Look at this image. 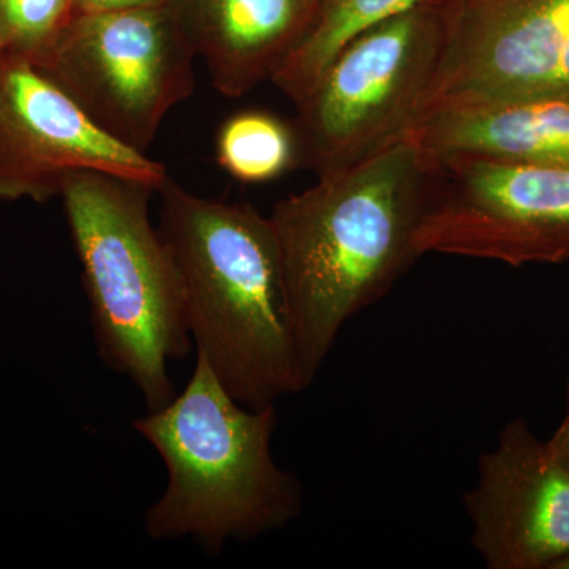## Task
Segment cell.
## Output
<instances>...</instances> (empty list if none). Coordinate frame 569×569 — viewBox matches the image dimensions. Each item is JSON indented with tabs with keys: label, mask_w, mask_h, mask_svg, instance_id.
I'll list each match as a JSON object with an SVG mask.
<instances>
[{
	"label": "cell",
	"mask_w": 569,
	"mask_h": 569,
	"mask_svg": "<svg viewBox=\"0 0 569 569\" xmlns=\"http://www.w3.org/2000/svg\"><path fill=\"white\" fill-rule=\"evenodd\" d=\"M437 157L411 138L290 194L274 228L299 373L316 380L343 326L418 260Z\"/></svg>",
	"instance_id": "1"
},
{
	"label": "cell",
	"mask_w": 569,
	"mask_h": 569,
	"mask_svg": "<svg viewBox=\"0 0 569 569\" xmlns=\"http://www.w3.org/2000/svg\"><path fill=\"white\" fill-rule=\"evenodd\" d=\"M217 162L238 181L269 182L298 167L291 123L264 111H242L217 137Z\"/></svg>",
	"instance_id": "14"
},
{
	"label": "cell",
	"mask_w": 569,
	"mask_h": 569,
	"mask_svg": "<svg viewBox=\"0 0 569 569\" xmlns=\"http://www.w3.org/2000/svg\"><path fill=\"white\" fill-rule=\"evenodd\" d=\"M197 56L168 3L78 13L33 66L103 133L148 153L168 112L192 96Z\"/></svg>",
	"instance_id": "6"
},
{
	"label": "cell",
	"mask_w": 569,
	"mask_h": 569,
	"mask_svg": "<svg viewBox=\"0 0 569 569\" xmlns=\"http://www.w3.org/2000/svg\"><path fill=\"white\" fill-rule=\"evenodd\" d=\"M408 138L437 157L569 167V99L437 108Z\"/></svg>",
	"instance_id": "12"
},
{
	"label": "cell",
	"mask_w": 569,
	"mask_h": 569,
	"mask_svg": "<svg viewBox=\"0 0 569 569\" xmlns=\"http://www.w3.org/2000/svg\"><path fill=\"white\" fill-rule=\"evenodd\" d=\"M78 171L146 183L167 181V168L103 133L32 62L0 54V198L47 201Z\"/></svg>",
	"instance_id": "9"
},
{
	"label": "cell",
	"mask_w": 569,
	"mask_h": 569,
	"mask_svg": "<svg viewBox=\"0 0 569 569\" xmlns=\"http://www.w3.org/2000/svg\"><path fill=\"white\" fill-rule=\"evenodd\" d=\"M548 448L556 458L569 463V415L567 422L561 427L560 432L557 433V437L553 438L552 443Z\"/></svg>",
	"instance_id": "17"
},
{
	"label": "cell",
	"mask_w": 569,
	"mask_h": 569,
	"mask_svg": "<svg viewBox=\"0 0 569 569\" xmlns=\"http://www.w3.org/2000/svg\"><path fill=\"white\" fill-rule=\"evenodd\" d=\"M157 194V228L181 277L197 355L247 408L305 391L269 217L198 197L170 178Z\"/></svg>",
	"instance_id": "2"
},
{
	"label": "cell",
	"mask_w": 569,
	"mask_h": 569,
	"mask_svg": "<svg viewBox=\"0 0 569 569\" xmlns=\"http://www.w3.org/2000/svg\"><path fill=\"white\" fill-rule=\"evenodd\" d=\"M471 545L490 569L556 567L569 557V463L522 425L505 427L463 497Z\"/></svg>",
	"instance_id": "10"
},
{
	"label": "cell",
	"mask_w": 569,
	"mask_h": 569,
	"mask_svg": "<svg viewBox=\"0 0 569 569\" xmlns=\"http://www.w3.org/2000/svg\"><path fill=\"white\" fill-rule=\"evenodd\" d=\"M173 3V0H73L78 13H102L129 9H146Z\"/></svg>",
	"instance_id": "16"
},
{
	"label": "cell",
	"mask_w": 569,
	"mask_h": 569,
	"mask_svg": "<svg viewBox=\"0 0 569 569\" xmlns=\"http://www.w3.org/2000/svg\"><path fill=\"white\" fill-rule=\"evenodd\" d=\"M556 569H569V557L568 559H563L561 561H559V563L556 565V567H553Z\"/></svg>",
	"instance_id": "18"
},
{
	"label": "cell",
	"mask_w": 569,
	"mask_h": 569,
	"mask_svg": "<svg viewBox=\"0 0 569 569\" xmlns=\"http://www.w3.org/2000/svg\"><path fill=\"white\" fill-rule=\"evenodd\" d=\"M276 406L247 408L201 355L189 383L133 429L163 460L168 481L146 511L153 541L190 539L211 556L230 541L283 529L302 512V486L272 456Z\"/></svg>",
	"instance_id": "3"
},
{
	"label": "cell",
	"mask_w": 569,
	"mask_h": 569,
	"mask_svg": "<svg viewBox=\"0 0 569 569\" xmlns=\"http://www.w3.org/2000/svg\"><path fill=\"white\" fill-rule=\"evenodd\" d=\"M74 17L73 0H0V54L36 63Z\"/></svg>",
	"instance_id": "15"
},
{
	"label": "cell",
	"mask_w": 569,
	"mask_h": 569,
	"mask_svg": "<svg viewBox=\"0 0 569 569\" xmlns=\"http://www.w3.org/2000/svg\"><path fill=\"white\" fill-rule=\"evenodd\" d=\"M425 0H321L316 21L272 78L295 104L309 92L337 52L381 22L417 9Z\"/></svg>",
	"instance_id": "13"
},
{
	"label": "cell",
	"mask_w": 569,
	"mask_h": 569,
	"mask_svg": "<svg viewBox=\"0 0 569 569\" xmlns=\"http://www.w3.org/2000/svg\"><path fill=\"white\" fill-rule=\"evenodd\" d=\"M417 249L515 266L569 260V167L437 157Z\"/></svg>",
	"instance_id": "7"
},
{
	"label": "cell",
	"mask_w": 569,
	"mask_h": 569,
	"mask_svg": "<svg viewBox=\"0 0 569 569\" xmlns=\"http://www.w3.org/2000/svg\"><path fill=\"white\" fill-rule=\"evenodd\" d=\"M153 192L132 179L78 171L59 194L100 359L133 385L148 411L173 399L168 365L193 346L181 277L149 216Z\"/></svg>",
	"instance_id": "4"
},
{
	"label": "cell",
	"mask_w": 569,
	"mask_h": 569,
	"mask_svg": "<svg viewBox=\"0 0 569 569\" xmlns=\"http://www.w3.org/2000/svg\"><path fill=\"white\" fill-rule=\"evenodd\" d=\"M438 10L443 41L421 116L569 99V0H447Z\"/></svg>",
	"instance_id": "8"
},
{
	"label": "cell",
	"mask_w": 569,
	"mask_h": 569,
	"mask_svg": "<svg viewBox=\"0 0 569 569\" xmlns=\"http://www.w3.org/2000/svg\"><path fill=\"white\" fill-rule=\"evenodd\" d=\"M441 18L427 0L346 44L291 122L298 167L335 173L406 140L440 59Z\"/></svg>",
	"instance_id": "5"
},
{
	"label": "cell",
	"mask_w": 569,
	"mask_h": 569,
	"mask_svg": "<svg viewBox=\"0 0 569 569\" xmlns=\"http://www.w3.org/2000/svg\"><path fill=\"white\" fill-rule=\"evenodd\" d=\"M183 22L212 84L238 99L271 81L306 39L321 0H198ZM183 21V20H182Z\"/></svg>",
	"instance_id": "11"
}]
</instances>
